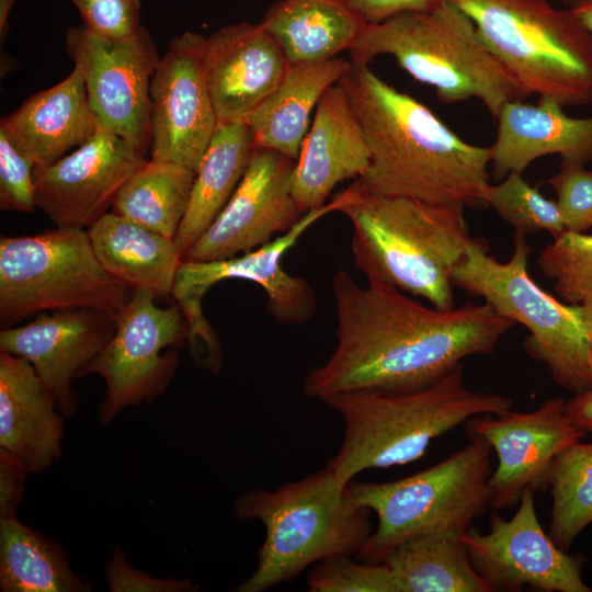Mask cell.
<instances>
[{
	"mask_svg": "<svg viewBox=\"0 0 592 592\" xmlns=\"http://www.w3.org/2000/svg\"><path fill=\"white\" fill-rule=\"evenodd\" d=\"M337 344L312 369L305 397L346 391H407L430 385L475 355H490L514 321L488 304L426 307L402 292L361 286L345 270L331 280Z\"/></svg>",
	"mask_w": 592,
	"mask_h": 592,
	"instance_id": "cell-1",
	"label": "cell"
},
{
	"mask_svg": "<svg viewBox=\"0 0 592 592\" xmlns=\"http://www.w3.org/2000/svg\"><path fill=\"white\" fill-rule=\"evenodd\" d=\"M339 83L364 133L371 161L353 183L368 193L432 204L488 207L489 147L469 144L428 106L350 60Z\"/></svg>",
	"mask_w": 592,
	"mask_h": 592,
	"instance_id": "cell-2",
	"label": "cell"
},
{
	"mask_svg": "<svg viewBox=\"0 0 592 592\" xmlns=\"http://www.w3.org/2000/svg\"><path fill=\"white\" fill-rule=\"evenodd\" d=\"M352 225L355 269L367 283L455 307L452 274L473 237L462 204H432L368 193L351 184L337 195Z\"/></svg>",
	"mask_w": 592,
	"mask_h": 592,
	"instance_id": "cell-3",
	"label": "cell"
},
{
	"mask_svg": "<svg viewBox=\"0 0 592 592\" xmlns=\"http://www.w3.org/2000/svg\"><path fill=\"white\" fill-rule=\"evenodd\" d=\"M321 401L343 421L341 447L327 465L343 486L363 470L412 463L432 441L470 419L512 408L506 396L470 389L462 364L421 388L338 392Z\"/></svg>",
	"mask_w": 592,
	"mask_h": 592,
	"instance_id": "cell-4",
	"label": "cell"
},
{
	"mask_svg": "<svg viewBox=\"0 0 592 592\" xmlns=\"http://www.w3.org/2000/svg\"><path fill=\"white\" fill-rule=\"evenodd\" d=\"M326 466L275 490L252 489L237 498L235 514L259 520L265 537L254 572L238 592H263L307 567L338 555L360 554L373 528L372 511L353 502Z\"/></svg>",
	"mask_w": 592,
	"mask_h": 592,
	"instance_id": "cell-5",
	"label": "cell"
},
{
	"mask_svg": "<svg viewBox=\"0 0 592 592\" xmlns=\"http://www.w3.org/2000/svg\"><path fill=\"white\" fill-rule=\"evenodd\" d=\"M350 50L352 60L365 64L392 56L413 79L433 87L445 104L477 99L494 117L505 102L525 99L471 20L449 1L431 12L366 24Z\"/></svg>",
	"mask_w": 592,
	"mask_h": 592,
	"instance_id": "cell-6",
	"label": "cell"
},
{
	"mask_svg": "<svg viewBox=\"0 0 592 592\" xmlns=\"http://www.w3.org/2000/svg\"><path fill=\"white\" fill-rule=\"evenodd\" d=\"M447 1L471 20L525 98L592 104V35L572 9L547 0Z\"/></svg>",
	"mask_w": 592,
	"mask_h": 592,
	"instance_id": "cell-7",
	"label": "cell"
},
{
	"mask_svg": "<svg viewBox=\"0 0 592 592\" xmlns=\"http://www.w3.org/2000/svg\"><path fill=\"white\" fill-rule=\"evenodd\" d=\"M513 241L511 258L500 262L489 254L487 241L473 238L453 271V285L523 325L530 331L526 352L545 364L560 387L582 394L592 388V375L579 305L546 293L528 273L526 236L514 232Z\"/></svg>",
	"mask_w": 592,
	"mask_h": 592,
	"instance_id": "cell-8",
	"label": "cell"
},
{
	"mask_svg": "<svg viewBox=\"0 0 592 592\" xmlns=\"http://www.w3.org/2000/svg\"><path fill=\"white\" fill-rule=\"evenodd\" d=\"M492 448L469 442L440 463L409 477L386 482H350L346 494L376 514L377 526L358 556L383 562L403 540L430 531L464 533L490 506Z\"/></svg>",
	"mask_w": 592,
	"mask_h": 592,
	"instance_id": "cell-9",
	"label": "cell"
},
{
	"mask_svg": "<svg viewBox=\"0 0 592 592\" xmlns=\"http://www.w3.org/2000/svg\"><path fill=\"white\" fill-rule=\"evenodd\" d=\"M133 291L102 266L87 229L56 227L0 239L2 323L65 309H94L116 318Z\"/></svg>",
	"mask_w": 592,
	"mask_h": 592,
	"instance_id": "cell-10",
	"label": "cell"
},
{
	"mask_svg": "<svg viewBox=\"0 0 592 592\" xmlns=\"http://www.w3.org/2000/svg\"><path fill=\"white\" fill-rule=\"evenodd\" d=\"M338 208L339 201L334 197L321 208L305 213L283 235L249 252L224 260L181 263L171 295L185 316L187 341L197 364L214 373L220 366V348L203 315L202 299L223 280H246L261 286L270 314L283 325H303L312 318L317 306L312 287L304 277L288 274L282 266V258L310 226Z\"/></svg>",
	"mask_w": 592,
	"mask_h": 592,
	"instance_id": "cell-11",
	"label": "cell"
},
{
	"mask_svg": "<svg viewBox=\"0 0 592 592\" xmlns=\"http://www.w3.org/2000/svg\"><path fill=\"white\" fill-rule=\"evenodd\" d=\"M155 297L147 289L133 291L116 316L112 339L80 374V378L95 374L105 382L99 408L103 424L126 408L155 401L175 373L177 351H162L187 340V322L179 305L162 308Z\"/></svg>",
	"mask_w": 592,
	"mask_h": 592,
	"instance_id": "cell-12",
	"label": "cell"
},
{
	"mask_svg": "<svg viewBox=\"0 0 592 592\" xmlns=\"http://www.w3.org/2000/svg\"><path fill=\"white\" fill-rule=\"evenodd\" d=\"M65 42L99 126L145 157L151 145L150 84L161 58L148 29L141 25L127 37L110 38L72 26Z\"/></svg>",
	"mask_w": 592,
	"mask_h": 592,
	"instance_id": "cell-13",
	"label": "cell"
},
{
	"mask_svg": "<svg viewBox=\"0 0 592 592\" xmlns=\"http://www.w3.org/2000/svg\"><path fill=\"white\" fill-rule=\"evenodd\" d=\"M527 489L514 515L492 514L489 531L469 527L460 534L475 569L492 591H521L530 585L546 592H590L582 579L581 555H570L546 533Z\"/></svg>",
	"mask_w": 592,
	"mask_h": 592,
	"instance_id": "cell-14",
	"label": "cell"
},
{
	"mask_svg": "<svg viewBox=\"0 0 592 592\" xmlns=\"http://www.w3.org/2000/svg\"><path fill=\"white\" fill-rule=\"evenodd\" d=\"M466 424L468 436L485 439L496 453L498 464L488 487L490 506L497 510L514 506L527 489L546 490L556 457L585 436L559 397L546 399L532 411L485 414Z\"/></svg>",
	"mask_w": 592,
	"mask_h": 592,
	"instance_id": "cell-15",
	"label": "cell"
},
{
	"mask_svg": "<svg viewBox=\"0 0 592 592\" xmlns=\"http://www.w3.org/2000/svg\"><path fill=\"white\" fill-rule=\"evenodd\" d=\"M203 38L190 31L172 38L150 84V159L194 172L219 123L203 66Z\"/></svg>",
	"mask_w": 592,
	"mask_h": 592,
	"instance_id": "cell-16",
	"label": "cell"
},
{
	"mask_svg": "<svg viewBox=\"0 0 592 592\" xmlns=\"http://www.w3.org/2000/svg\"><path fill=\"white\" fill-rule=\"evenodd\" d=\"M294 164L278 152L255 147L231 197L183 261L229 259L289 230L304 215L291 192Z\"/></svg>",
	"mask_w": 592,
	"mask_h": 592,
	"instance_id": "cell-17",
	"label": "cell"
},
{
	"mask_svg": "<svg viewBox=\"0 0 592 592\" xmlns=\"http://www.w3.org/2000/svg\"><path fill=\"white\" fill-rule=\"evenodd\" d=\"M145 161L122 137L99 127L71 153L34 169L36 207L56 227L88 229L109 213L125 182Z\"/></svg>",
	"mask_w": 592,
	"mask_h": 592,
	"instance_id": "cell-18",
	"label": "cell"
},
{
	"mask_svg": "<svg viewBox=\"0 0 592 592\" xmlns=\"http://www.w3.org/2000/svg\"><path fill=\"white\" fill-rule=\"evenodd\" d=\"M116 318L94 309L43 311L31 322L2 329L0 351L27 360L54 394L59 411L78 408L72 382L112 339Z\"/></svg>",
	"mask_w": 592,
	"mask_h": 592,
	"instance_id": "cell-19",
	"label": "cell"
},
{
	"mask_svg": "<svg viewBox=\"0 0 592 592\" xmlns=\"http://www.w3.org/2000/svg\"><path fill=\"white\" fill-rule=\"evenodd\" d=\"M202 58L219 123L246 122L278 87L289 65L261 23L246 21L204 37Z\"/></svg>",
	"mask_w": 592,
	"mask_h": 592,
	"instance_id": "cell-20",
	"label": "cell"
},
{
	"mask_svg": "<svg viewBox=\"0 0 592 592\" xmlns=\"http://www.w3.org/2000/svg\"><path fill=\"white\" fill-rule=\"evenodd\" d=\"M369 161L362 127L337 83L320 99L291 174V192L300 212L321 208L339 183L362 177Z\"/></svg>",
	"mask_w": 592,
	"mask_h": 592,
	"instance_id": "cell-21",
	"label": "cell"
},
{
	"mask_svg": "<svg viewBox=\"0 0 592 592\" xmlns=\"http://www.w3.org/2000/svg\"><path fill=\"white\" fill-rule=\"evenodd\" d=\"M497 135L489 146L492 177L522 173L540 157L557 155L581 164L592 162V116L571 117L548 98L536 104L505 102L494 116Z\"/></svg>",
	"mask_w": 592,
	"mask_h": 592,
	"instance_id": "cell-22",
	"label": "cell"
},
{
	"mask_svg": "<svg viewBox=\"0 0 592 592\" xmlns=\"http://www.w3.org/2000/svg\"><path fill=\"white\" fill-rule=\"evenodd\" d=\"M64 419L33 365L0 351V448L42 474L61 458Z\"/></svg>",
	"mask_w": 592,
	"mask_h": 592,
	"instance_id": "cell-23",
	"label": "cell"
},
{
	"mask_svg": "<svg viewBox=\"0 0 592 592\" xmlns=\"http://www.w3.org/2000/svg\"><path fill=\"white\" fill-rule=\"evenodd\" d=\"M99 127L76 67L62 81L33 94L0 121V130L32 160L34 169L53 164Z\"/></svg>",
	"mask_w": 592,
	"mask_h": 592,
	"instance_id": "cell-24",
	"label": "cell"
},
{
	"mask_svg": "<svg viewBox=\"0 0 592 592\" xmlns=\"http://www.w3.org/2000/svg\"><path fill=\"white\" fill-rule=\"evenodd\" d=\"M350 62L335 57L288 65L278 87L246 121L254 146L296 160L320 99L339 83Z\"/></svg>",
	"mask_w": 592,
	"mask_h": 592,
	"instance_id": "cell-25",
	"label": "cell"
},
{
	"mask_svg": "<svg viewBox=\"0 0 592 592\" xmlns=\"http://www.w3.org/2000/svg\"><path fill=\"white\" fill-rule=\"evenodd\" d=\"M87 230L98 260L111 275L133 289L171 295L183 262L173 239L113 212Z\"/></svg>",
	"mask_w": 592,
	"mask_h": 592,
	"instance_id": "cell-26",
	"label": "cell"
},
{
	"mask_svg": "<svg viewBox=\"0 0 592 592\" xmlns=\"http://www.w3.org/2000/svg\"><path fill=\"white\" fill-rule=\"evenodd\" d=\"M260 23L289 65L335 58L353 47L367 24L343 0H281Z\"/></svg>",
	"mask_w": 592,
	"mask_h": 592,
	"instance_id": "cell-27",
	"label": "cell"
},
{
	"mask_svg": "<svg viewBox=\"0 0 592 592\" xmlns=\"http://www.w3.org/2000/svg\"><path fill=\"white\" fill-rule=\"evenodd\" d=\"M254 148L246 122L218 123L195 172L189 206L173 239L182 260L231 197Z\"/></svg>",
	"mask_w": 592,
	"mask_h": 592,
	"instance_id": "cell-28",
	"label": "cell"
},
{
	"mask_svg": "<svg viewBox=\"0 0 592 592\" xmlns=\"http://www.w3.org/2000/svg\"><path fill=\"white\" fill-rule=\"evenodd\" d=\"M459 532L414 535L386 557L398 592H491L475 569Z\"/></svg>",
	"mask_w": 592,
	"mask_h": 592,
	"instance_id": "cell-29",
	"label": "cell"
},
{
	"mask_svg": "<svg viewBox=\"0 0 592 592\" xmlns=\"http://www.w3.org/2000/svg\"><path fill=\"white\" fill-rule=\"evenodd\" d=\"M65 549L16 517L0 520L1 592H89Z\"/></svg>",
	"mask_w": 592,
	"mask_h": 592,
	"instance_id": "cell-30",
	"label": "cell"
},
{
	"mask_svg": "<svg viewBox=\"0 0 592 592\" xmlns=\"http://www.w3.org/2000/svg\"><path fill=\"white\" fill-rule=\"evenodd\" d=\"M195 172L182 164L146 160L125 182L113 213L174 239L185 216Z\"/></svg>",
	"mask_w": 592,
	"mask_h": 592,
	"instance_id": "cell-31",
	"label": "cell"
},
{
	"mask_svg": "<svg viewBox=\"0 0 592 592\" xmlns=\"http://www.w3.org/2000/svg\"><path fill=\"white\" fill-rule=\"evenodd\" d=\"M548 488L553 498L548 534L567 550L592 523V443L578 441L556 457Z\"/></svg>",
	"mask_w": 592,
	"mask_h": 592,
	"instance_id": "cell-32",
	"label": "cell"
},
{
	"mask_svg": "<svg viewBox=\"0 0 592 592\" xmlns=\"http://www.w3.org/2000/svg\"><path fill=\"white\" fill-rule=\"evenodd\" d=\"M487 204L514 232L547 231L555 239L567 231L556 200L544 196L522 173L511 172L498 184H490Z\"/></svg>",
	"mask_w": 592,
	"mask_h": 592,
	"instance_id": "cell-33",
	"label": "cell"
},
{
	"mask_svg": "<svg viewBox=\"0 0 592 592\" xmlns=\"http://www.w3.org/2000/svg\"><path fill=\"white\" fill-rule=\"evenodd\" d=\"M537 265L561 301L581 303L592 295V234L565 231L539 252Z\"/></svg>",
	"mask_w": 592,
	"mask_h": 592,
	"instance_id": "cell-34",
	"label": "cell"
},
{
	"mask_svg": "<svg viewBox=\"0 0 592 592\" xmlns=\"http://www.w3.org/2000/svg\"><path fill=\"white\" fill-rule=\"evenodd\" d=\"M310 592H398L386 562H357L338 555L319 562L308 574Z\"/></svg>",
	"mask_w": 592,
	"mask_h": 592,
	"instance_id": "cell-35",
	"label": "cell"
},
{
	"mask_svg": "<svg viewBox=\"0 0 592 592\" xmlns=\"http://www.w3.org/2000/svg\"><path fill=\"white\" fill-rule=\"evenodd\" d=\"M546 184L556 193L567 230L584 232L592 228V170L561 159L558 172Z\"/></svg>",
	"mask_w": 592,
	"mask_h": 592,
	"instance_id": "cell-36",
	"label": "cell"
},
{
	"mask_svg": "<svg viewBox=\"0 0 592 592\" xmlns=\"http://www.w3.org/2000/svg\"><path fill=\"white\" fill-rule=\"evenodd\" d=\"M34 163L0 130V208L32 213L36 207Z\"/></svg>",
	"mask_w": 592,
	"mask_h": 592,
	"instance_id": "cell-37",
	"label": "cell"
},
{
	"mask_svg": "<svg viewBox=\"0 0 592 592\" xmlns=\"http://www.w3.org/2000/svg\"><path fill=\"white\" fill-rule=\"evenodd\" d=\"M79 11L84 26L110 38L134 34L141 25L140 0H69Z\"/></svg>",
	"mask_w": 592,
	"mask_h": 592,
	"instance_id": "cell-38",
	"label": "cell"
},
{
	"mask_svg": "<svg viewBox=\"0 0 592 592\" xmlns=\"http://www.w3.org/2000/svg\"><path fill=\"white\" fill-rule=\"evenodd\" d=\"M105 582L111 592H192L197 587L187 579L156 578L137 570L126 561L124 551L115 546L105 566Z\"/></svg>",
	"mask_w": 592,
	"mask_h": 592,
	"instance_id": "cell-39",
	"label": "cell"
},
{
	"mask_svg": "<svg viewBox=\"0 0 592 592\" xmlns=\"http://www.w3.org/2000/svg\"><path fill=\"white\" fill-rule=\"evenodd\" d=\"M29 474L20 460L0 448V520L16 517Z\"/></svg>",
	"mask_w": 592,
	"mask_h": 592,
	"instance_id": "cell-40",
	"label": "cell"
},
{
	"mask_svg": "<svg viewBox=\"0 0 592 592\" xmlns=\"http://www.w3.org/2000/svg\"><path fill=\"white\" fill-rule=\"evenodd\" d=\"M447 0H348V5L367 24L413 12H431Z\"/></svg>",
	"mask_w": 592,
	"mask_h": 592,
	"instance_id": "cell-41",
	"label": "cell"
},
{
	"mask_svg": "<svg viewBox=\"0 0 592 592\" xmlns=\"http://www.w3.org/2000/svg\"><path fill=\"white\" fill-rule=\"evenodd\" d=\"M566 411L579 430L592 434V388L566 401Z\"/></svg>",
	"mask_w": 592,
	"mask_h": 592,
	"instance_id": "cell-42",
	"label": "cell"
},
{
	"mask_svg": "<svg viewBox=\"0 0 592 592\" xmlns=\"http://www.w3.org/2000/svg\"><path fill=\"white\" fill-rule=\"evenodd\" d=\"M579 305L581 322L589 349L590 369L592 375V295L585 297Z\"/></svg>",
	"mask_w": 592,
	"mask_h": 592,
	"instance_id": "cell-43",
	"label": "cell"
},
{
	"mask_svg": "<svg viewBox=\"0 0 592 592\" xmlns=\"http://www.w3.org/2000/svg\"><path fill=\"white\" fill-rule=\"evenodd\" d=\"M16 0H0V41L3 42L9 32V15Z\"/></svg>",
	"mask_w": 592,
	"mask_h": 592,
	"instance_id": "cell-44",
	"label": "cell"
},
{
	"mask_svg": "<svg viewBox=\"0 0 592 592\" xmlns=\"http://www.w3.org/2000/svg\"><path fill=\"white\" fill-rule=\"evenodd\" d=\"M592 35V0L572 9Z\"/></svg>",
	"mask_w": 592,
	"mask_h": 592,
	"instance_id": "cell-45",
	"label": "cell"
},
{
	"mask_svg": "<svg viewBox=\"0 0 592 592\" xmlns=\"http://www.w3.org/2000/svg\"><path fill=\"white\" fill-rule=\"evenodd\" d=\"M547 1L560 2V3L565 4V5H567V8L574 9V8L585 3L589 0H547Z\"/></svg>",
	"mask_w": 592,
	"mask_h": 592,
	"instance_id": "cell-46",
	"label": "cell"
},
{
	"mask_svg": "<svg viewBox=\"0 0 592 592\" xmlns=\"http://www.w3.org/2000/svg\"><path fill=\"white\" fill-rule=\"evenodd\" d=\"M343 1H345V2H346L348 0H343Z\"/></svg>",
	"mask_w": 592,
	"mask_h": 592,
	"instance_id": "cell-47",
	"label": "cell"
}]
</instances>
